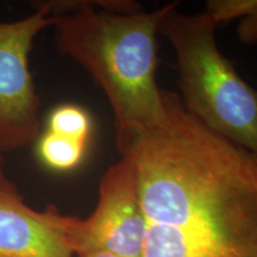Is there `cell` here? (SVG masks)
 Returning a JSON list of instances; mask_svg holds the SVG:
<instances>
[{
	"label": "cell",
	"instance_id": "cell-3",
	"mask_svg": "<svg viewBox=\"0 0 257 257\" xmlns=\"http://www.w3.org/2000/svg\"><path fill=\"white\" fill-rule=\"evenodd\" d=\"M148 231L137 169L126 155L106 170L94 211L85 219L64 214V232L75 256L102 251L143 257Z\"/></svg>",
	"mask_w": 257,
	"mask_h": 257
},
{
	"label": "cell",
	"instance_id": "cell-8",
	"mask_svg": "<svg viewBox=\"0 0 257 257\" xmlns=\"http://www.w3.org/2000/svg\"><path fill=\"white\" fill-rule=\"evenodd\" d=\"M37 154L48 168L67 172L76 168L85 156L87 144L46 131L38 137Z\"/></svg>",
	"mask_w": 257,
	"mask_h": 257
},
{
	"label": "cell",
	"instance_id": "cell-11",
	"mask_svg": "<svg viewBox=\"0 0 257 257\" xmlns=\"http://www.w3.org/2000/svg\"><path fill=\"white\" fill-rule=\"evenodd\" d=\"M6 178L5 172H4V159H3V154L0 153V181H4Z\"/></svg>",
	"mask_w": 257,
	"mask_h": 257
},
{
	"label": "cell",
	"instance_id": "cell-2",
	"mask_svg": "<svg viewBox=\"0 0 257 257\" xmlns=\"http://www.w3.org/2000/svg\"><path fill=\"white\" fill-rule=\"evenodd\" d=\"M216 22L206 12L186 15L170 9L159 34L175 51L179 86L188 112L233 143L257 155V89L218 49Z\"/></svg>",
	"mask_w": 257,
	"mask_h": 257
},
{
	"label": "cell",
	"instance_id": "cell-1",
	"mask_svg": "<svg viewBox=\"0 0 257 257\" xmlns=\"http://www.w3.org/2000/svg\"><path fill=\"white\" fill-rule=\"evenodd\" d=\"M60 53L79 63L107 96L117 140L159 124L166 108L156 82L161 19L153 12L98 10V2H47Z\"/></svg>",
	"mask_w": 257,
	"mask_h": 257
},
{
	"label": "cell",
	"instance_id": "cell-5",
	"mask_svg": "<svg viewBox=\"0 0 257 257\" xmlns=\"http://www.w3.org/2000/svg\"><path fill=\"white\" fill-rule=\"evenodd\" d=\"M0 257H75L64 214L54 205L34 210L8 179L0 181Z\"/></svg>",
	"mask_w": 257,
	"mask_h": 257
},
{
	"label": "cell",
	"instance_id": "cell-4",
	"mask_svg": "<svg viewBox=\"0 0 257 257\" xmlns=\"http://www.w3.org/2000/svg\"><path fill=\"white\" fill-rule=\"evenodd\" d=\"M48 3L30 16L0 22V153L23 149L38 140L41 102L29 64L35 38L53 27Z\"/></svg>",
	"mask_w": 257,
	"mask_h": 257
},
{
	"label": "cell",
	"instance_id": "cell-9",
	"mask_svg": "<svg viewBox=\"0 0 257 257\" xmlns=\"http://www.w3.org/2000/svg\"><path fill=\"white\" fill-rule=\"evenodd\" d=\"M47 131L87 144L92 131V120L88 112L80 106L61 105L49 114Z\"/></svg>",
	"mask_w": 257,
	"mask_h": 257
},
{
	"label": "cell",
	"instance_id": "cell-7",
	"mask_svg": "<svg viewBox=\"0 0 257 257\" xmlns=\"http://www.w3.org/2000/svg\"><path fill=\"white\" fill-rule=\"evenodd\" d=\"M205 12L217 25L240 18L237 28L239 41L243 44L257 43V0H210Z\"/></svg>",
	"mask_w": 257,
	"mask_h": 257
},
{
	"label": "cell",
	"instance_id": "cell-10",
	"mask_svg": "<svg viewBox=\"0 0 257 257\" xmlns=\"http://www.w3.org/2000/svg\"><path fill=\"white\" fill-rule=\"evenodd\" d=\"M76 257H119V256H115V255H113V253H110V252L95 251V252L83 253V255H80V256H76Z\"/></svg>",
	"mask_w": 257,
	"mask_h": 257
},
{
	"label": "cell",
	"instance_id": "cell-6",
	"mask_svg": "<svg viewBox=\"0 0 257 257\" xmlns=\"http://www.w3.org/2000/svg\"><path fill=\"white\" fill-rule=\"evenodd\" d=\"M143 257H257V243L195 236L148 224Z\"/></svg>",
	"mask_w": 257,
	"mask_h": 257
}]
</instances>
